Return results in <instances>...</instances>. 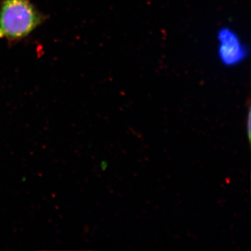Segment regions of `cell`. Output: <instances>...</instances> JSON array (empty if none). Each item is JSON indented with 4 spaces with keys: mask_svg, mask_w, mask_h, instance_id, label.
I'll return each mask as SVG.
<instances>
[{
    "mask_svg": "<svg viewBox=\"0 0 251 251\" xmlns=\"http://www.w3.org/2000/svg\"><path fill=\"white\" fill-rule=\"evenodd\" d=\"M44 20L29 0H3L0 6V39L21 40Z\"/></svg>",
    "mask_w": 251,
    "mask_h": 251,
    "instance_id": "obj_1",
    "label": "cell"
},
{
    "mask_svg": "<svg viewBox=\"0 0 251 251\" xmlns=\"http://www.w3.org/2000/svg\"><path fill=\"white\" fill-rule=\"evenodd\" d=\"M217 56L224 67H237L247 59L249 50L232 27L224 26L216 34Z\"/></svg>",
    "mask_w": 251,
    "mask_h": 251,
    "instance_id": "obj_2",
    "label": "cell"
},
{
    "mask_svg": "<svg viewBox=\"0 0 251 251\" xmlns=\"http://www.w3.org/2000/svg\"><path fill=\"white\" fill-rule=\"evenodd\" d=\"M247 130H248V136H249V141H250V140H251V112L250 111H249V115H248Z\"/></svg>",
    "mask_w": 251,
    "mask_h": 251,
    "instance_id": "obj_3",
    "label": "cell"
}]
</instances>
